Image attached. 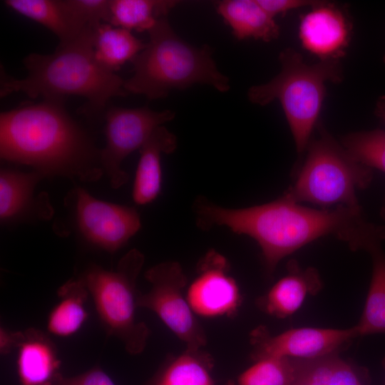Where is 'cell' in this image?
Masks as SVG:
<instances>
[{
	"instance_id": "1",
	"label": "cell",
	"mask_w": 385,
	"mask_h": 385,
	"mask_svg": "<svg viewBox=\"0 0 385 385\" xmlns=\"http://www.w3.org/2000/svg\"><path fill=\"white\" fill-rule=\"evenodd\" d=\"M195 212L197 226L202 230L225 226L254 239L268 274L284 257L321 237L332 235L353 251L367 252L385 240V227L365 220L361 209L343 205L315 209L284 193L272 202L244 208L223 207L198 198Z\"/></svg>"
},
{
	"instance_id": "2",
	"label": "cell",
	"mask_w": 385,
	"mask_h": 385,
	"mask_svg": "<svg viewBox=\"0 0 385 385\" xmlns=\"http://www.w3.org/2000/svg\"><path fill=\"white\" fill-rule=\"evenodd\" d=\"M0 155L44 176L65 175L88 181L103 172L100 152L66 111L63 100L43 99L1 112Z\"/></svg>"
},
{
	"instance_id": "3",
	"label": "cell",
	"mask_w": 385,
	"mask_h": 385,
	"mask_svg": "<svg viewBox=\"0 0 385 385\" xmlns=\"http://www.w3.org/2000/svg\"><path fill=\"white\" fill-rule=\"evenodd\" d=\"M95 29H87L75 38L59 43L52 53L26 56L23 62L27 75L23 78H14L1 68V97L18 92L31 98L50 100L77 96L87 101V113H96L102 111L112 98L128 94L125 80L96 61Z\"/></svg>"
},
{
	"instance_id": "4",
	"label": "cell",
	"mask_w": 385,
	"mask_h": 385,
	"mask_svg": "<svg viewBox=\"0 0 385 385\" xmlns=\"http://www.w3.org/2000/svg\"><path fill=\"white\" fill-rule=\"evenodd\" d=\"M148 33V43L131 61L133 75L124 81L128 93L156 100L172 90L195 84H206L223 93L230 89V80L218 70L212 49L185 41L174 31L168 16L160 19Z\"/></svg>"
},
{
	"instance_id": "5",
	"label": "cell",
	"mask_w": 385,
	"mask_h": 385,
	"mask_svg": "<svg viewBox=\"0 0 385 385\" xmlns=\"http://www.w3.org/2000/svg\"><path fill=\"white\" fill-rule=\"evenodd\" d=\"M280 72L266 83L250 87L249 101L266 106L278 100L292 134L297 152L306 151L325 96L327 82L341 83L344 78L340 61H320L307 64L300 53L288 48L279 55Z\"/></svg>"
},
{
	"instance_id": "6",
	"label": "cell",
	"mask_w": 385,
	"mask_h": 385,
	"mask_svg": "<svg viewBox=\"0 0 385 385\" xmlns=\"http://www.w3.org/2000/svg\"><path fill=\"white\" fill-rule=\"evenodd\" d=\"M318 132L319 136L307 145L294 184L284 193L297 202L322 208L343 205L361 209L356 192L369 186L372 169L354 160L322 125Z\"/></svg>"
},
{
	"instance_id": "7",
	"label": "cell",
	"mask_w": 385,
	"mask_h": 385,
	"mask_svg": "<svg viewBox=\"0 0 385 385\" xmlns=\"http://www.w3.org/2000/svg\"><path fill=\"white\" fill-rule=\"evenodd\" d=\"M143 263L144 255L133 249L121 257L115 270L93 265L81 278L104 329L133 355L144 350L150 334L147 325L135 317L136 281Z\"/></svg>"
},
{
	"instance_id": "8",
	"label": "cell",
	"mask_w": 385,
	"mask_h": 385,
	"mask_svg": "<svg viewBox=\"0 0 385 385\" xmlns=\"http://www.w3.org/2000/svg\"><path fill=\"white\" fill-rule=\"evenodd\" d=\"M145 277L150 289L138 294V307L155 313L187 348L203 347L206 334L188 301L187 278L181 265L175 261L160 262L148 269Z\"/></svg>"
},
{
	"instance_id": "9",
	"label": "cell",
	"mask_w": 385,
	"mask_h": 385,
	"mask_svg": "<svg viewBox=\"0 0 385 385\" xmlns=\"http://www.w3.org/2000/svg\"><path fill=\"white\" fill-rule=\"evenodd\" d=\"M175 113L170 110L156 111L148 107L110 108L106 113V145L100 151V162L111 186L118 188L128 179L121 168L123 160L140 150L153 132L172 120Z\"/></svg>"
},
{
	"instance_id": "10",
	"label": "cell",
	"mask_w": 385,
	"mask_h": 385,
	"mask_svg": "<svg viewBox=\"0 0 385 385\" xmlns=\"http://www.w3.org/2000/svg\"><path fill=\"white\" fill-rule=\"evenodd\" d=\"M357 337L355 326L345 329L300 327L276 335L260 328L252 335V356L254 360L266 356L313 359L337 354Z\"/></svg>"
},
{
	"instance_id": "11",
	"label": "cell",
	"mask_w": 385,
	"mask_h": 385,
	"mask_svg": "<svg viewBox=\"0 0 385 385\" xmlns=\"http://www.w3.org/2000/svg\"><path fill=\"white\" fill-rule=\"evenodd\" d=\"M76 206L84 237L109 252L124 246L141 227L135 208L99 200L82 188L76 190Z\"/></svg>"
},
{
	"instance_id": "12",
	"label": "cell",
	"mask_w": 385,
	"mask_h": 385,
	"mask_svg": "<svg viewBox=\"0 0 385 385\" xmlns=\"http://www.w3.org/2000/svg\"><path fill=\"white\" fill-rule=\"evenodd\" d=\"M230 265L220 253L208 252L198 265V274L187 289L186 297L196 315L204 317L230 316L241 303L236 280Z\"/></svg>"
},
{
	"instance_id": "13",
	"label": "cell",
	"mask_w": 385,
	"mask_h": 385,
	"mask_svg": "<svg viewBox=\"0 0 385 385\" xmlns=\"http://www.w3.org/2000/svg\"><path fill=\"white\" fill-rule=\"evenodd\" d=\"M352 23L346 9L318 1L299 18L298 35L302 47L320 61H340L346 53Z\"/></svg>"
},
{
	"instance_id": "14",
	"label": "cell",
	"mask_w": 385,
	"mask_h": 385,
	"mask_svg": "<svg viewBox=\"0 0 385 385\" xmlns=\"http://www.w3.org/2000/svg\"><path fill=\"white\" fill-rule=\"evenodd\" d=\"M61 360L52 340L39 329L23 332L17 347L19 385H56L63 376Z\"/></svg>"
},
{
	"instance_id": "15",
	"label": "cell",
	"mask_w": 385,
	"mask_h": 385,
	"mask_svg": "<svg viewBox=\"0 0 385 385\" xmlns=\"http://www.w3.org/2000/svg\"><path fill=\"white\" fill-rule=\"evenodd\" d=\"M322 283L313 267L302 269L296 260L287 265V273L280 278L257 301L259 307L267 314L284 319L294 314L307 295L316 294Z\"/></svg>"
},
{
	"instance_id": "16",
	"label": "cell",
	"mask_w": 385,
	"mask_h": 385,
	"mask_svg": "<svg viewBox=\"0 0 385 385\" xmlns=\"http://www.w3.org/2000/svg\"><path fill=\"white\" fill-rule=\"evenodd\" d=\"M176 148V136L162 125L140 148L133 187V198L136 204L145 205L158 197L162 183L161 156L174 152Z\"/></svg>"
},
{
	"instance_id": "17",
	"label": "cell",
	"mask_w": 385,
	"mask_h": 385,
	"mask_svg": "<svg viewBox=\"0 0 385 385\" xmlns=\"http://www.w3.org/2000/svg\"><path fill=\"white\" fill-rule=\"evenodd\" d=\"M217 11L238 40L254 38L270 42L279 36V26L274 18L257 0L221 1Z\"/></svg>"
},
{
	"instance_id": "18",
	"label": "cell",
	"mask_w": 385,
	"mask_h": 385,
	"mask_svg": "<svg viewBox=\"0 0 385 385\" xmlns=\"http://www.w3.org/2000/svg\"><path fill=\"white\" fill-rule=\"evenodd\" d=\"M4 3L47 28L58 38L59 43L68 42L87 29L79 25L66 0H5Z\"/></svg>"
},
{
	"instance_id": "19",
	"label": "cell",
	"mask_w": 385,
	"mask_h": 385,
	"mask_svg": "<svg viewBox=\"0 0 385 385\" xmlns=\"http://www.w3.org/2000/svg\"><path fill=\"white\" fill-rule=\"evenodd\" d=\"M212 368L209 354L187 348L165 361L146 385H215Z\"/></svg>"
},
{
	"instance_id": "20",
	"label": "cell",
	"mask_w": 385,
	"mask_h": 385,
	"mask_svg": "<svg viewBox=\"0 0 385 385\" xmlns=\"http://www.w3.org/2000/svg\"><path fill=\"white\" fill-rule=\"evenodd\" d=\"M89 295L83 279H70L58 289V302L51 311L48 331L66 337L77 332L88 317L86 303Z\"/></svg>"
},
{
	"instance_id": "21",
	"label": "cell",
	"mask_w": 385,
	"mask_h": 385,
	"mask_svg": "<svg viewBox=\"0 0 385 385\" xmlns=\"http://www.w3.org/2000/svg\"><path fill=\"white\" fill-rule=\"evenodd\" d=\"M145 43L131 31L108 23L98 26L93 36L96 61L108 70L115 72L143 49Z\"/></svg>"
},
{
	"instance_id": "22",
	"label": "cell",
	"mask_w": 385,
	"mask_h": 385,
	"mask_svg": "<svg viewBox=\"0 0 385 385\" xmlns=\"http://www.w3.org/2000/svg\"><path fill=\"white\" fill-rule=\"evenodd\" d=\"M176 4L168 0H110L108 24L130 31L148 32Z\"/></svg>"
},
{
	"instance_id": "23",
	"label": "cell",
	"mask_w": 385,
	"mask_h": 385,
	"mask_svg": "<svg viewBox=\"0 0 385 385\" xmlns=\"http://www.w3.org/2000/svg\"><path fill=\"white\" fill-rule=\"evenodd\" d=\"M296 361L294 385H364L358 371L337 353Z\"/></svg>"
},
{
	"instance_id": "24",
	"label": "cell",
	"mask_w": 385,
	"mask_h": 385,
	"mask_svg": "<svg viewBox=\"0 0 385 385\" xmlns=\"http://www.w3.org/2000/svg\"><path fill=\"white\" fill-rule=\"evenodd\" d=\"M369 252L372 274L362 314L355 325L359 336L385 333V252L381 246Z\"/></svg>"
},
{
	"instance_id": "25",
	"label": "cell",
	"mask_w": 385,
	"mask_h": 385,
	"mask_svg": "<svg viewBox=\"0 0 385 385\" xmlns=\"http://www.w3.org/2000/svg\"><path fill=\"white\" fill-rule=\"evenodd\" d=\"M43 177L36 170L25 173L1 170L0 217L2 221L18 216L26 208L36 185Z\"/></svg>"
},
{
	"instance_id": "26",
	"label": "cell",
	"mask_w": 385,
	"mask_h": 385,
	"mask_svg": "<svg viewBox=\"0 0 385 385\" xmlns=\"http://www.w3.org/2000/svg\"><path fill=\"white\" fill-rule=\"evenodd\" d=\"M294 359L266 356L255 360L237 379V385H294Z\"/></svg>"
},
{
	"instance_id": "27",
	"label": "cell",
	"mask_w": 385,
	"mask_h": 385,
	"mask_svg": "<svg viewBox=\"0 0 385 385\" xmlns=\"http://www.w3.org/2000/svg\"><path fill=\"white\" fill-rule=\"evenodd\" d=\"M341 144L359 163L385 173V130L349 133L342 137Z\"/></svg>"
},
{
	"instance_id": "28",
	"label": "cell",
	"mask_w": 385,
	"mask_h": 385,
	"mask_svg": "<svg viewBox=\"0 0 385 385\" xmlns=\"http://www.w3.org/2000/svg\"><path fill=\"white\" fill-rule=\"evenodd\" d=\"M66 3L83 29L108 23L110 0H66Z\"/></svg>"
},
{
	"instance_id": "29",
	"label": "cell",
	"mask_w": 385,
	"mask_h": 385,
	"mask_svg": "<svg viewBox=\"0 0 385 385\" xmlns=\"http://www.w3.org/2000/svg\"><path fill=\"white\" fill-rule=\"evenodd\" d=\"M56 385H115V384L101 367L97 366L76 376H63Z\"/></svg>"
},
{
	"instance_id": "30",
	"label": "cell",
	"mask_w": 385,
	"mask_h": 385,
	"mask_svg": "<svg viewBox=\"0 0 385 385\" xmlns=\"http://www.w3.org/2000/svg\"><path fill=\"white\" fill-rule=\"evenodd\" d=\"M260 5L272 17L302 7H311L318 1L312 0H257Z\"/></svg>"
},
{
	"instance_id": "31",
	"label": "cell",
	"mask_w": 385,
	"mask_h": 385,
	"mask_svg": "<svg viewBox=\"0 0 385 385\" xmlns=\"http://www.w3.org/2000/svg\"><path fill=\"white\" fill-rule=\"evenodd\" d=\"M23 337V332H13L4 327L0 329V352L6 355L17 349Z\"/></svg>"
},
{
	"instance_id": "32",
	"label": "cell",
	"mask_w": 385,
	"mask_h": 385,
	"mask_svg": "<svg viewBox=\"0 0 385 385\" xmlns=\"http://www.w3.org/2000/svg\"><path fill=\"white\" fill-rule=\"evenodd\" d=\"M375 115L385 124V95L380 96L376 103Z\"/></svg>"
},
{
	"instance_id": "33",
	"label": "cell",
	"mask_w": 385,
	"mask_h": 385,
	"mask_svg": "<svg viewBox=\"0 0 385 385\" xmlns=\"http://www.w3.org/2000/svg\"><path fill=\"white\" fill-rule=\"evenodd\" d=\"M382 364H383V366H384V369H385V356H384V359H383Z\"/></svg>"
},
{
	"instance_id": "34",
	"label": "cell",
	"mask_w": 385,
	"mask_h": 385,
	"mask_svg": "<svg viewBox=\"0 0 385 385\" xmlns=\"http://www.w3.org/2000/svg\"><path fill=\"white\" fill-rule=\"evenodd\" d=\"M383 61H384V63H385V54H384V57H383Z\"/></svg>"
}]
</instances>
